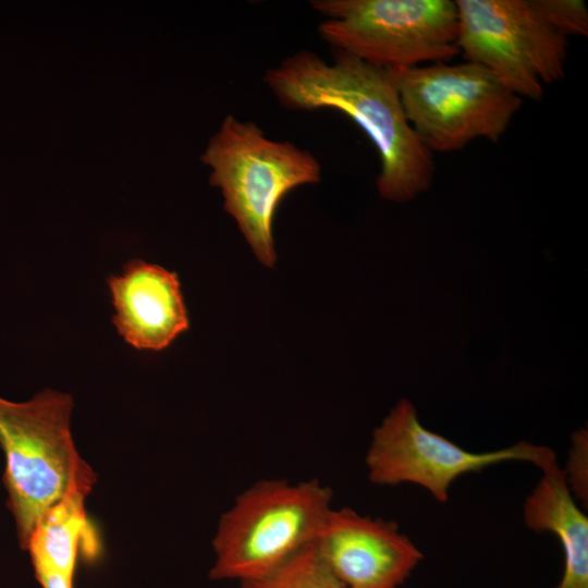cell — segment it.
I'll return each mask as SVG.
<instances>
[{
  "label": "cell",
  "mask_w": 588,
  "mask_h": 588,
  "mask_svg": "<svg viewBox=\"0 0 588 588\" xmlns=\"http://www.w3.org/2000/svg\"><path fill=\"white\" fill-rule=\"evenodd\" d=\"M314 546L343 588H400L424 559L394 522L348 507L330 511Z\"/></svg>",
  "instance_id": "9"
},
{
  "label": "cell",
  "mask_w": 588,
  "mask_h": 588,
  "mask_svg": "<svg viewBox=\"0 0 588 588\" xmlns=\"http://www.w3.org/2000/svg\"><path fill=\"white\" fill-rule=\"evenodd\" d=\"M393 70L406 118L432 154L477 138L499 142L522 106L498 76L469 61Z\"/></svg>",
  "instance_id": "5"
},
{
  "label": "cell",
  "mask_w": 588,
  "mask_h": 588,
  "mask_svg": "<svg viewBox=\"0 0 588 588\" xmlns=\"http://www.w3.org/2000/svg\"><path fill=\"white\" fill-rule=\"evenodd\" d=\"M572 493L587 503V431L581 429L573 436V446L567 469L563 470Z\"/></svg>",
  "instance_id": "15"
},
{
  "label": "cell",
  "mask_w": 588,
  "mask_h": 588,
  "mask_svg": "<svg viewBox=\"0 0 588 588\" xmlns=\"http://www.w3.org/2000/svg\"><path fill=\"white\" fill-rule=\"evenodd\" d=\"M541 471V479L525 500L524 522L536 532L554 534L561 543L563 574L553 588H588V518L556 461Z\"/></svg>",
  "instance_id": "11"
},
{
  "label": "cell",
  "mask_w": 588,
  "mask_h": 588,
  "mask_svg": "<svg viewBox=\"0 0 588 588\" xmlns=\"http://www.w3.org/2000/svg\"><path fill=\"white\" fill-rule=\"evenodd\" d=\"M333 50L384 69L448 62L460 53L451 0H314Z\"/></svg>",
  "instance_id": "6"
},
{
  "label": "cell",
  "mask_w": 588,
  "mask_h": 588,
  "mask_svg": "<svg viewBox=\"0 0 588 588\" xmlns=\"http://www.w3.org/2000/svg\"><path fill=\"white\" fill-rule=\"evenodd\" d=\"M457 46L466 61L498 76L518 97L539 100L565 75L567 37L529 0H457Z\"/></svg>",
  "instance_id": "7"
},
{
  "label": "cell",
  "mask_w": 588,
  "mask_h": 588,
  "mask_svg": "<svg viewBox=\"0 0 588 588\" xmlns=\"http://www.w3.org/2000/svg\"><path fill=\"white\" fill-rule=\"evenodd\" d=\"M72 409V396L51 389L21 403L0 397L3 483L22 549L52 505L74 489L90 491L96 481L75 449Z\"/></svg>",
  "instance_id": "2"
},
{
  "label": "cell",
  "mask_w": 588,
  "mask_h": 588,
  "mask_svg": "<svg viewBox=\"0 0 588 588\" xmlns=\"http://www.w3.org/2000/svg\"><path fill=\"white\" fill-rule=\"evenodd\" d=\"M86 489H74L52 505L39 519L25 550L34 565L51 568L74 579L79 555L99 558V535L85 510Z\"/></svg>",
  "instance_id": "12"
},
{
  "label": "cell",
  "mask_w": 588,
  "mask_h": 588,
  "mask_svg": "<svg viewBox=\"0 0 588 588\" xmlns=\"http://www.w3.org/2000/svg\"><path fill=\"white\" fill-rule=\"evenodd\" d=\"M35 576L42 588H74V579L51 568L34 565Z\"/></svg>",
  "instance_id": "16"
},
{
  "label": "cell",
  "mask_w": 588,
  "mask_h": 588,
  "mask_svg": "<svg viewBox=\"0 0 588 588\" xmlns=\"http://www.w3.org/2000/svg\"><path fill=\"white\" fill-rule=\"evenodd\" d=\"M509 461L529 462L540 469L556 461L548 446L522 441L491 452H470L426 429L414 405L402 399L377 427L365 463L369 479L380 486L414 483L446 502L452 482L467 473Z\"/></svg>",
  "instance_id": "8"
},
{
  "label": "cell",
  "mask_w": 588,
  "mask_h": 588,
  "mask_svg": "<svg viewBox=\"0 0 588 588\" xmlns=\"http://www.w3.org/2000/svg\"><path fill=\"white\" fill-rule=\"evenodd\" d=\"M555 30L568 36L588 35V9L581 0H529Z\"/></svg>",
  "instance_id": "14"
},
{
  "label": "cell",
  "mask_w": 588,
  "mask_h": 588,
  "mask_svg": "<svg viewBox=\"0 0 588 588\" xmlns=\"http://www.w3.org/2000/svg\"><path fill=\"white\" fill-rule=\"evenodd\" d=\"M265 83L286 109L336 110L359 126L379 154L376 185L383 199L406 203L429 189L433 154L406 118L393 69L339 50L327 62L304 50L268 69Z\"/></svg>",
  "instance_id": "1"
},
{
  "label": "cell",
  "mask_w": 588,
  "mask_h": 588,
  "mask_svg": "<svg viewBox=\"0 0 588 588\" xmlns=\"http://www.w3.org/2000/svg\"><path fill=\"white\" fill-rule=\"evenodd\" d=\"M331 501V489L316 479L257 481L221 516L209 577L240 583L273 572L314 543Z\"/></svg>",
  "instance_id": "4"
},
{
  "label": "cell",
  "mask_w": 588,
  "mask_h": 588,
  "mask_svg": "<svg viewBox=\"0 0 588 588\" xmlns=\"http://www.w3.org/2000/svg\"><path fill=\"white\" fill-rule=\"evenodd\" d=\"M107 284L114 308L111 321L133 348L162 351L189 329L176 272L131 259L120 274L107 278Z\"/></svg>",
  "instance_id": "10"
},
{
  "label": "cell",
  "mask_w": 588,
  "mask_h": 588,
  "mask_svg": "<svg viewBox=\"0 0 588 588\" xmlns=\"http://www.w3.org/2000/svg\"><path fill=\"white\" fill-rule=\"evenodd\" d=\"M203 161L223 208L236 221L257 259L277 260L272 223L281 200L294 188L321 180V166L308 150L268 138L252 121L226 115L210 138Z\"/></svg>",
  "instance_id": "3"
},
{
  "label": "cell",
  "mask_w": 588,
  "mask_h": 588,
  "mask_svg": "<svg viewBox=\"0 0 588 588\" xmlns=\"http://www.w3.org/2000/svg\"><path fill=\"white\" fill-rule=\"evenodd\" d=\"M238 588H343L319 559L314 543L268 575Z\"/></svg>",
  "instance_id": "13"
}]
</instances>
